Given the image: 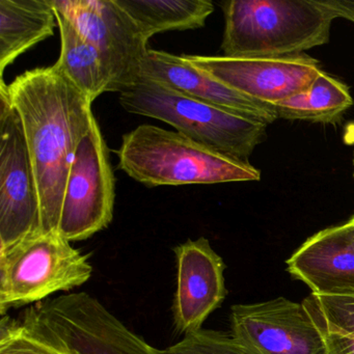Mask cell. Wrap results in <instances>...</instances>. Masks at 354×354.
Returning a JSON list of instances; mask_svg holds the SVG:
<instances>
[{
    "mask_svg": "<svg viewBox=\"0 0 354 354\" xmlns=\"http://www.w3.org/2000/svg\"><path fill=\"white\" fill-rule=\"evenodd\" d=\"M8 95L21 120L41 208V232L59 234L76 150L96 121L93 101L57 66L17 76Z\"/></svg>",
    "mask_w": 354,
    "mask_h": 354,
    "instance_id": "cell-1",
    "label": "cell"
},
{
    "mask_svg": "<svg viewBox=\"0 0 354 354\" xmlns=\"http://www.w3.org/2000/svg\"><path fill=\"white\" fill-rule=\"evenodd\" d=\"M117 154L119 169L148 187L261 179L260 171L248 161L148 124L124 134Z\"/></svg>",
    "mask_w": 354,
    "mask_h": 354,
    "instance_id": "cell-2",
    "label": "cell"
},
{
    "mask_svg": "<svg viewBox=\"0 0 354 354\" xmlns=\"http://www.w3.org/2000/svg\"><path fill=\"white\" fill-rule=\"evenodd\" d=\"M223 11L229 57L300 55L328 43L335 19L321 0H230Z\"/></svg>",
    "mask_w": 354,
    "mask_h": 354,
    "instance_id": "cell-3",
    "label": "cell"
},
{
    "mask_svg": "<svg viewBox=\"0 0 354 354\" xmlns=\"http://www.w3.org/2000/svg\"><path fill=\"white\" fill-rule=\"evenodd\" d=\"M126 111L159 120L187 138L248 161L266 138L267 125L140 77L120 94Z\"/></svg>",
    "mask_w": 354,
    "mask_h": 354,
    "instance_id": "cell-4",
    "label": "cell"
},
{
    "mask_svg": "<svg viewBox=\"0 0 354 354\" xmlns=\"http://www.w3.org/2000/svg\"><path fill=\"white\" fill-rule=\"evenodd\" d=\"M21 320L37 335L73 354H161L86 292L39 302Z\"/></svg>",
    "mask_w": 354,
    "mask_h": 354,
    "instance_id": "cell-5",
    "label": "cell"
},
{
    "mask_svg": "<svg viewBox=\"0 0 354 354\" xmlns=\"http://www.w3.org/2000/svg\"><path fill=\"white\" fill-rule=\"evenodd\" d=\"M92 274L88 256L59 234L26 238L0 252V313L80 287Z\"/></svg>",
    "mask_w": 354,
    "mask_h": 354,
    "instance_id": "cell-6",
    "label": "cell"
},
{
    "mask_svg": "<svg viewBox=\"0 0 354 354\" xmlns=\"http://www.w3.org/2000/svg\"><path fill=\"white\" fill-rule=\"evenodd\" d=\"M41 232L36 177L21 120L0 84V252Z\"/></svg>",
    "mask_w": 354,
    "mask_h": 354,
    "instance_id": "cell-7",
    "label": "cell"
},
{
    "mask_svg": "<svg viewBox=\"0 0 354 354\" xmlns=\"http://www.w3.org/2000/svg\"><path fill=\"white\" fill-rule=\"evenodd\" d=\"M115 179L109 148L97 121L76 150L64 194L59 234L82 241L113 221Z\"/></svg>",
    "mask_w": 354,
    "mask_h": 354,
    "instance_id": "cell-8",
    "label": "cell"
},
{
    "mask_svg": "<svg viewBox=\"0 0 354 354\" xmlns=\"http://www.w3.org/2000/svg\"><path fill=\"white\" fill-rule=\"evenodd\" d=\"M53 6L96 47L111 74V93L140 80L149 41L115 0H53Z\"/></svg>",
    "mask_w": 354,
    "mask_h": 354,
    "instance_id": "cell-9",
    "label": "cell"
},
{
    "mask_svg": "<svg viewBox=\"0 0 354 354\" xmlns=\"http://www.w3.org/2000/svg\"><path fill=\"white\" fill-rule=\"evenodd\" d=\"M181 57L240 94L269 105L306 90L322 71L319 62L304 53L279 57Z\"/></svg>",
    "mask_w": 354,
    "mask_h": 354,
    "instance_id": "cell-10",
    "label": "cell"
},
{
    "mask_svg": "<svg viewBox=\"0 0 354 354\" xmlns=\"http://www.w3.org/2000/svg\"><path fill=\"white\" fill-rule=\"evenodd\" d=\"M232 335L248 354H326L324 342L302 304L285 297L236 304Z\"/></svg>",
    "mask_w": 354,
    "mask_h": 354,
    "instance_id": "cell-11",
    "label": "cell"
},
{
    "mask_svg": "<svg viewBox=\"0 0 354 354\" xmlns=\"http://www.w3.org/2000/svg\"><path fill=\"white\" fill-rule=\"evenodd\" d=\"M174 252L178 268L174 323L185 335L202 329L207 318L225 300V265L205 237L187 240Z\"/></svg>",
    "mask_w": 354,
    "mask_h": 354,
    "instance_id": "cell-12",
    "label": "cell"
},
{
    "mask_svg": "<svg viewBox=\"0 0 354 354\" xmlns=\"http://www.w3.org/2000/svg\"><path fill=\"white\" fill-rule=\"evenodd\" d=\"M287 270L321 295L354 293V221L327 227L288 259Z\"/></svg>",
    "mask_w": 354,
    "mask_h": 354,
    "instance_id": "cell-13",
    "label": "cell"
},
{
    "mask_svg": "<svg viewBox=\"0 0 354 354\" xmlns=\"http://www.w3.org/2000/svg\"><path fill=\"white\" fill-rule=\"evenodd\" d=\"M140 77L265 125L279 119L272 105L258 102L229 88L206 72L184 61L181 55L149 49Z\"/></svg>",
    "mask_w": 354,
    "mask_h": 354,
    "instance_id": "cell-14",
    "label": "cell"
},
{
    "mask_svg": "<svg viewBox=\"0 0 354 354\" xmlns=\"http://www.w3.org/2000/svg\"><path fill=\"white\" fill-rule=\"evenodd\" d=\"M53 0H0V76L35 45L53 37Z\"/></svg>",
    "mask_w": 354,
    "mask_h": 354,
    "instance_id": "cell-15",
    "label": "cell"
},
{
    "mask_svg": "<svg viewBox=\"0 0 354 354\" xmlns=\"http://www.w3.org/2000/svg\"><path fill=\"white\" fill-rule=\"evenodd\" d=\"M55 13L61 32V55L55 65L94 102L111 92V74L96 47L65 16Z\"/></svg>",
    "mask_w": 354,
    "mask_h": 354,
    "instance_id": "cell-16",
    "label": "cell"
},
{
    "mask_svg": "<svg viewBox=\"0 0 354 354\" xmlns=\"http://www.w3.org/2000/svg\"><path fill=\"white\" fill-rule=\"evenodd\" d=\"M147 40L169 30L204 28L214 6L209 0H115Z\"/></svg>",
    "mask_w": 354,
    "mask_h": 354,
    "instance_id": "cell-17",
    "label": "cell"
},
{
    "mask_svg": "<svg viewBox=\"0 0 354 354\" xmlns=\"http://www.w3.org/2000/svg\"><path fill=\"white\" fill-rule=\"evenodd\" d=\"M353 105L349 88L321 71L314 82L298 94L272 105L281 119L312 123H335Z\"/></svg>",
    "mask_w": 354,
    "mask_h": 354,
    "instance_id": "cell-18",
    "label": "cell"
},
{
    "mask_svg": "<svg viewBox=\"0 0 354 354\" xmlns=\"http://www.w3.org/2000/svg\"><path fill=\"white\" fill-rule=\"evenodd\" d=\"M302 306L318 328L326 354H354V293H312Z\"/></svg>",
    "mask_w": 354,
    "mask_h": 354,
    "instance_id": "cell-19",
    "label": "cell"
},
{
    "mask_svg": "<svg viewBox=\"0 0 354 354\" xmlns=\"http://www.w3.org/2000/svg\"><path fill=\"white\" fill-rule=\"evenodd\" d=\"M0 354H73L66 348L37 335L20 321L3 317Z\"/></svg>",
    "mask_w": 354,
    "mask_h": 354,
    "instance_id": "cell-20",
    "label": "cell"
},
{
    "mask_svg": "<svg viewBox=\"0 0 354 354\" xmlns=\"http://www.w3.org/2000/svg\"><path fill=\"white\" fill-rule=\"evenodd\" d=\"M161 354H248L233 335L212 329H200L184 335L181 341Z\"/></svg>",
    "mask_w": 354,
    "mask_h": 354,
    "instance_id": "cell-21",
    "label": "cell"
},
{
    "mask_svg": "<svg viewBox=\"0 0 354 354\" xmlns=\"http://www.w3.org/2000/svg\"><path fill=\"white\" fill-rule=\"evenodd\" d=\"M322 3L335 18H344L354 24V1L326 0V1H322Z\"/></svg>",
    "mask_w": 354,
    "mask_h": 354,
    "instance_id": "cell-22",
    "label": "cell"
},
{
    "mask_svg": "<svg viewBox=\"0 0 354 354\" xmlns=\"http://www.w3.org/2000/svg\"><path fill=\"white\" fill-rule=\"evenodd\" d=\"M353 167H354V153H353ZM353 176H354V173H353Z\"/></svg>",
    "mask_w": 354,
    "mask_h": 354,
    "instance_id": "cell-23",
    "label": "cell"
},
{
    "mask_svg": "<svg viewBox=\"0 0 354 354\" xmlns=\"http://www.w3.org/2000/svg\"><path fill=\"white\" fill-rule=\"evenodd\" d=\"M351 218L353 219V221H354V215H353V216H351Z\"/></svg>",
    "mask_w": 354,
    "mask_h": 354,
    "instance_id": "cell-24",
    "label": "cell"
}]
</instances>
